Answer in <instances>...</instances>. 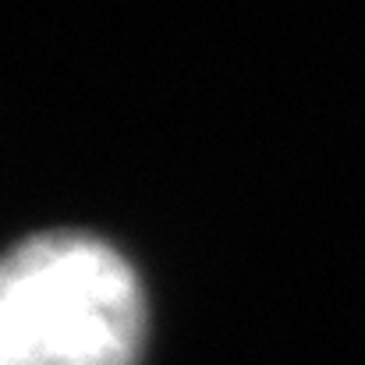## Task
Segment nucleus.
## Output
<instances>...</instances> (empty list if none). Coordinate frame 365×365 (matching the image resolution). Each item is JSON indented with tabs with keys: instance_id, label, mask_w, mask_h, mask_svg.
<instances>
[{
	"instance_id": "nucleus-1",
	"label": "nucleus",
	"mask_w": 365,
	"mask_h": 365,
	"mask_svg": "<svg viewBox=\"0 0 365 365\" xmlns=\"http://www.w3.org/2000/svg\"><path fill=\"white\" fill-rule=\"evenodd\" d=\"M145 294L89 231H43L0 252V365H138Z\"/></svg>"
}]
</instances>
